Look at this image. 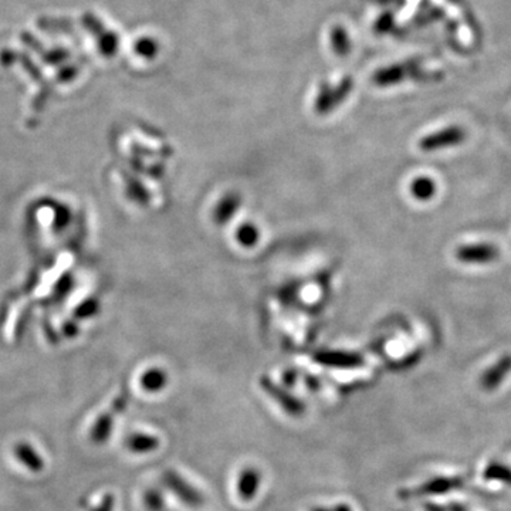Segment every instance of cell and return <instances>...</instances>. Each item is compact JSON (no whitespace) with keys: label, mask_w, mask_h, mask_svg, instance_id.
I'll list each match as a JSON object with an SVG mask.
<instances>
[{"label":"cell","mask_w":511,"mask_h":511,"mask_svg":"<svg viewBox=\"0 0 511 511\" xmlns=\"http://www.w3.org/2000/svg\"><path fill=\"white\" fill-rule=\"evenodd\" d=\"M500 256V250L490 243L463 244L456 250L459 262L466 265H487L494 262Z\"/></svg>","instance_id":"1"},{"label":"cell","mask_w":511,"mask_h":511,"mask_svg":"<svg viewBox=\"0 0 511 511\" xmlns=\"http://www.w3.org/2000/svg\"><path fill=\"white\" fill-rule=\"evenodd\" d=\"M163 483L184 504L189 507H199L203 504L202 494L193 486H191L184 477H181V475H178L177 472L174 471L165 472Z\"/></svg>","instance_id":"2"},{"label":"cell","mask_w":511,"mask_h":511,"mask_svg":"<svg viewBox=\"0 0 511 511\" xmlns=\"http://www.w3.org/2000/svg\"><path fill=\"white\" fill-rule=\"evenodd\" d=\"M464 140H466V134L463 131V128H460V126H449V128H445V130H440V131H438L435 134H431L428 137H424L419 142V147L424 152H434V151L445 149L447 147L459 145Z\"/></svg>","instance_id":"3"},{"label":"cell","mask_w":511,"mask_h":511,"mask_svg":"<svg viewBox=\"0 0 511 511\" xmlns=\"http://www.w3.org/2000/svg\"><path fill=\"white\" fill-rule=\"evenodd\" d=\"M510 372H511V355H504L493 366L487 368L483 372L480 378L482 388L487 392L496 391Z\"/></svg>","instance_id":"4"},{"label":"cell","mask_w":511,"mask_h":511,"mask_svg":"<svg viewBox=\"0 0 511 511\" xmlns=\"http://www.w3.org/2000/svg\"><path fill=\"white\" fill-rule=\"evenodd\" d=\"M263 387L266 390V392L269 395H272L281 406L283 409L288 413V415H292V416H298L302 415L304 412V405L295 399L292 395H290L288 392L283 391L281 388H279L277 385H274V383L269 382L267 379L263 380Z\"/></svg>","instance_id":"5"},{"label":"cell","mask_w":511,"mask_h":511,"mask_svg":"<svg viewBox=\"0 0 511 511\" xmlns=\"http://www.w3.org/2000/svg\"><path fill=\"white\" fill-rule=\"evenodd\" d=\"M260 486V473L253 467H247L237 480V493L244 501H250L258 494Z\"/></svg>","instance_id":"6"},{"label":"cell","mask_w":511,"mask_h":511,"mask_svg":"<svg viewBox=\"0 0 511 511\" xmlns=\"http://www.w3.org/2000/svg\"><path fill=\"white\" fill-rule=\"evenodd\" d=\"M16 459L30 472L38 473L45 468V460L41 459L38 452L29 443L22 442L15 446Z\"/></svg>","instance_id":"7"},{"label":"cell","mask_w":511,"mask_h":511,"mask_svg":"<svg viewBox=\"0 0 511 511\" xmlns=\"http://www.w3.org/2000/svg\"><path fill=\"white\" fill-rule=\"evenodd\" d=\"M126 447L133 453H149L159 447V440L152 435L133 434L126 439Z\"/></svg>","instance_id":"8"},{"label":"cell","mask_w":511,"mask_h":511,"mask_svg":"<svg viewBox=\"0 0 511 511\" xmlns=\"http://www.w3.org/2000/svg\"><path fill=\"white\" fill-rule=\"evenodd\" d=\"M112 424H114V420H112V417L110 415H101L96 420V423L93 424L91 434H90V439L96 445L104 443L110 438V435H111Z\"/></svg>","instance_id":"9"},{"label":"cell","mask_w":511,"mask_h":511,"mask_svg":"<svg viewBox=\"0 0 511 511\" xmlns=\"http://www.w3.org/2000/svg\"><path fill=\"white\" fill-rule=\"evenodd\" d=\"M456 486H457V482L454 479H446V477L434 479V480H429L428 483H424L423 486H420L416 491H413L410 494H442V493L452 490Z\"/></svg>","instance_id":"10"},{"label":"cell","mask_w":511,"mask_h":511,"mask_svg":"<svg viewBox=\"0 0 511 511\" xmlns=\"http://www.w3.org/2000/svg\"><path fill=\"white\" fill-rule=\"evenodd\" d=\"M412 195L419 199V200H428L431 198H434L435 192H436V185L431 178H416L410 186Z\"/></svg>","instance_id":"11"},{"label":"cell","mask_w":511,"mask_h":511,"mask_svg":"<svg viewBox=\"0 0 511 511\" xmlns=\"http://www.w3.org/2000/svg\"><path fill=\"white\" fill-rule=\"evenodd\" d=\"M141 383H142V388L145 391L158 392L165 387L166 375L161 369H151V371L145 372V375L141 379Z\"/></svg>","instance_id":"12"},{"label":"cell","mask_w":511,"mask_h":511,"mask_svg":"<svg viewBox=\"0 0 511 511\" xmlns=\"http://www.w3.org/2000/svg\"><path fill=\"white\" fill-rule=\"evenodd\" d=\"M484 479L486 480L500 482V483L511 486V468L504 466V464L491 463V464L487 466V468L484 471Z\"/></svg>","instance_id":"13"},{"label":"cell","mask_w":511,"mask_h":511,"mask_svg":"<svg viewBox=\"0 0 511 511\" xmlns=\"http://www.w3.org/2000/svg\"><path fill=\"white\" fill-rule=\"evenodd\" d=\"M327 365H335V366H353L358 364V358L354 355H324L320 358Z\"/></svg>","instance_id":"14"},{"label":"cell","mask_w":511,"mask_h":511,"mask_svg":"<svg viewBox=\"0 0 511 511\" xmlns=\"http://www.w3.org/2000/svg\"><path fill=\"white\" fill-rule=\"evenodd\" d=\"M144 504L148 511H161L163 508V497L161 491L155 489H149L144 494Z\"/></svg>","instance_id":"15"},{"label":"cell","mask_w":511,"mask_h":511,"mask_svg":"<svg viewBox=\"0 0 511 511\" xmlns=\"http://www.w3.org/2000/svg\"><path fill=\"white\" fill-rule=\"evenodd\" d=\"M115 505V500L111 494H105L104 498L101 500V503L93 510V511H112Z\"/></svg>","instance_id":"16"},{"label":"cell","mask_w":511,"mask_h":511,"mask_svg":"<svg viewBox=\"0 0 511 511\" xmlns=\"http://www.w3.org/2000/svg\"><path fill=\"white\" fill-rule=\"evenodd\" d=\"M240 239L244 240L246 243H253L256 240V232L251 229V228H244L242 232H240Z\"/></svg>","instance_id":"17"},{"label":"cell","mask_w":511,"mask_h":511,"mask_svg":"<svg viewBox=\"0 0 511 511\" xmlns=\"http://www.w3.org/2000/svg\"><path fill=\"white\" fill-rule=\"evenodd\" d=\"M313 511H332V510H329V508H325V507H317V508H314Z\"/></svg>","instance_id":"18"}]
</instances>
